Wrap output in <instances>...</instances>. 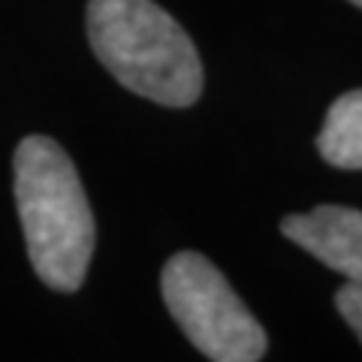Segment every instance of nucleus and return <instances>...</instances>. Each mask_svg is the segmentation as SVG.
<instances>
[{
  "label": "nucleus",
  "mask_w": 362,
  "mask_h": 362,
  "mask_svg": "<svg viewBox=\"0 0 362 362\" xmlns=\"http://www.w3.org/2000/svg\"><path fill=\"white\" fill-rule=\"evenodd\" d=\"M16 206L30 266L42 284L76 293L94 254V214L73 160L49 136H28L13 157Z\"/></svg>",
  "instance_id": "f257e3e1"
},
{
  "label": "nucleus",
  "mask_w": 362,
  "mask_h": 362,
  "mask_svg": "<svg viewBox=\"0 0 362 362\" xmlns=\"http://www.w3.org/2000/svg\"><path fill=\"white\" fill-rule=\"evenodd\" d=\"M88 40L100 64L133 94L169 109L199 100L197 45L154 0H88Z\"/></svg>",
  "instance_id": "f03ea898"
},
{
  "label": "nucleus",
  "mask_w": 362,
  "mask_h": 362,
  "mask_svg": "<svg viewBox=\"0 0 362 362\" xmlns=\"http://www.w3.org/2000/svg\"><path fill=\"white\" fill-rule=\"evenodd\" d=\"M160 290L173 320L206 359L257 362L266 356L269 338L263 326L211 259L197 251L169 257Z\"/></svg>",
  "instance_id": "7ed1b4c3"
},
{
  "label": "nucleus",
  "mask_w": 362,
  "mask_h": 362,
  "mask_svg": "<svg viewBox=\"0 0 362 362\" xmlns=\"http://www.w3.org/2000/svg\"><path fill=\"white\" fill-rule=\"evenodd\" d=\"M281 233L323 266L362 287V211L350 206H317L308 214H287Z\"/></svg>",
  "instance_id": "20e7f679"
},
{
  "label": "nucleus",
  "mask_w": 362,
  "mask_h": 362,
  "mask_svg": "<svg viewBox=\"0 0 362 362\" xmlns=\"http://www.w3.org/2000/svg\"><path fill=\"white\" fill-rule=\"evenodd\" d=\"M317 148L329 166L362 169V88L347 90L329 106Z\"/></svg>",
  "instance_id": "39448f33"
},
{
  "label": "nucleus",
  "mask_w": 362,
  "mask_h": 362,
  "mask_svg": "<svg viewBox=\"0 0 362 362\" xmlns=\"http://www.w3.org/2000/svg\"><path fill=\"white\" fill-rule=\"evenodd\" d=\"M335 308L362 341V287L359 284H344L335 293Z\"/></svg>",
  "instance_id": "423d86ee"
},
{
  "label": "nucleus",
  "mask_w": 362,
  "mask_h": 362,
  "mask_svg": "<svg viewBox=\"0 0 362 362\" xmlns=\"http://www.w3.org/2000/svg\"><path fill=\"white\" fill-rule=\"evenodd\" d=\"M350 4H356V6H359V9H362V0H350Z\"/></svg>",
  "instance_id": "0eeeda50"
}]
</instances>
